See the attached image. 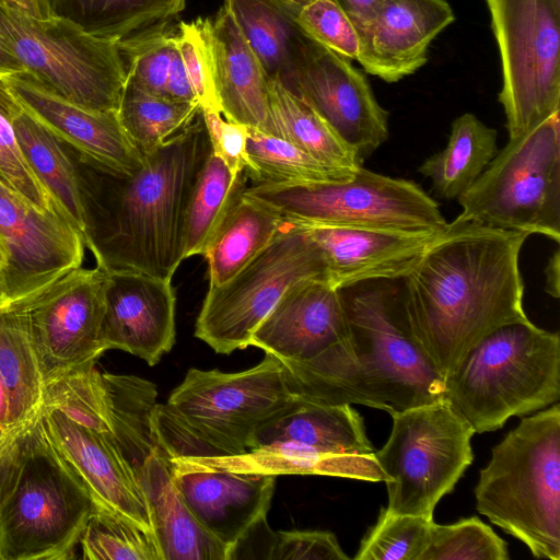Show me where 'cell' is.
Instances as JSON below:
<instances>
[{
  "label": "cell",
  "mask_w": 560,
  "mask_h": 560,
  "mask_svg": "<svg viewBox=\"0 0 560 560\" xmlns=\"http://www.w3.org/2000/svg\"><path fill=\"white\" fill-rule=\"evenodd\" d=\"M42 420L52 444L85 487L93 505L154 533L137 471L117 444L57 409L43 407Z\"/></svg>",
  "instance_id": "obj_17"
},
{
  "label": "cell",
  "mask_w": 560,
  "mask_h": 560,
  "mask_svg": "<svg viewBox=\"0 0 560 560\" xmlns=\"http://www.w3.org/2000/svg\"><path fill=\"white\" fill-rule=\"evenodd\" d=\"M242 195L285 222L395 232H442L439 205L417 183L361 166L348 180L255 183Z\"/></svg>",
  "instance_id": "obj_8"
},
{
  "label": "cell",
  "mask_w": 560,
  "mask_h": 560,
  "mask_svg": "<svg viewBox=\"0 0 560 560\" xmlns=\"http://www.w3.org/2000/svg\"><path fill=\"white\" fill-rule=\"evenodd\" d=\"M161 23L119 40L126 67L125 83L143 93L166 97V81L175 32Z\"/></svg>",
  "instance_id": "obj_40"
},
{
  "label": "cell",
  "mask_w": 560,
  "mask_h": 560,
  "mask_svg": "<svg viewBox=\"0 0 560 560\" xmlns=\"http://www.w3.org/2000/svg\"><path fill=\"white\" fill-rule=\"evenodd\" d=\"M528 236L454 220L401 279L412 335L444 380L485 336L528 319L520 271Z\"/></svg>",
  "instance_id": "obj_1"
},
{
  "label": "cell",
  "mask_w": 560,
  "mask_h": 560,
  "mask_svg": "<svg viewBox=\"0 0 560 560\" xmlns=\"http://www.w3.org/2000/svg\"><path fill=\"white\" fill-rule=\"evenodd\" d=\"M93 509L42 411L0 439V560H69Z\"/></svg>",
  "instance_id": "obj_4"
},
{
  "label": "cell",
  "mask_w": 560,
  "mask_h": 560,
  "mask_svg": "<svg viewBox=\"0 0 560 560\" xmlns=\"http://www.w3.org/2000/svg\"><path fill=\"white\" fill-rule=\"evenodd\" d=\"M13 127L19 147L32 172L83 236L84 209L72 148L23 106L13 119Z\"/></svg>",
  "instance_id": "obj_28"
},
{
  "label": "cell",
  "mask_w": 560,
  "mask_h": 560,
  "mask_svg": "<svg viewBox=\"0 0 560 560\" xmlns=\"http://www.w3.org/2000/svg\"><path fill=\"white\" fill-rule=\"evenodd\" d=\"M290 2L299 5V7H303L305 4H307L308 2L313 1V0H289Z\"/></svg>",
  "instance_id": "obj_57"
},
{
  "label": "cell",
  "mask_w": 560,
  "mask_h": 560,
  "mask_svg": "<svg viewBox=\"0 0 560 560\" xmlns=\"http://www.w3.org/2000/svg\"><path fill=\"white\" fill-rule=\"evenodd\" d=\"M26 304L0 312V376L9 400L11 431L42 411L45 393Z\"/></svg>",
  "instance_id": "obj_29"
},
{
  "label": "cell",
  "mask_w": 560,
  "mask_h": 560,
  "mask_svg": "<svg viewBox=\"0 0 560 560\" xmlns=\"http://www.w3.org/2000/svg\"><path fill=\"white\" fill-rule=\"evenodd\" d=\"M244 172L235 175L210 151L192 187L184 225V259L203 255L232 205L245 186Z\"/></svg>",
  "instance_id": "obj_34"
},
{
  "label": "cell",
  "mask_w": 560,
  "mask_h": 560,
  "mask_svg": "<svg viewBox=\"0 0 560 560\" xmlns=\"http://www.w3.org/2000/svg\"><path fill=\"white\" fill-rule=\"evenodd\" d=\"M276 533L268 523L267 516L254 523L237 540L229 553V560L261 559L271 560L276 541Z\"/></svg>",
  "instance_id": "obj_48"
},
{
  "label": "cell",
  "mask_w": 560,
  "mask_h": 560,
  "mask_svg": "<svg viewBox=\"0 0 560 560\" xmlns=\"http://www.w3.org/2000/svg\"><path fill=\"white\" fill-rule=\"evenodd\" d=\"M433 518L383 510L357 551L355 560H420Z\"/></svg>",
  "instance_id": "obj_42"
},
{
  "label": "cell",
  "mask_w": 560,
  "mask_h": 560,
  "mask_svg": "<svg viewBox=\"0 0 560 560\" xmlns=\"http://www.w3.org/2000/svg\"><path fill=\"white\" fill-rule=\"evenodd\" d=\"M11 8L36 19L52 16L47 0H2Z\"/></svg>",
  "instance_id": "obj_52"
},
{
  "label": "cell",
  "mask_w": 560,
  "mask_h": 560,
  "mask_svg": "<svg viewBox=\"0 0 560 560\" xmlns=\"http://www.w3.org/2000/svg\"><path fill=\"white\" fill-rule=\"evenodd\" d=\"M102 340L155 365L175 343L176 296L172 279L107 271Z\"/></svg>",
  "instance_id": "obj_20"
},
{
  "label": "cell",
  "mask_w": 560,
  "mask_h": 560,
  "mask_svg": "<svg viewBox=\"0 0 560 560\" xmlns=\"http://www.w3.org/2000/svg\"><path fill=\"white\" fill-rule=\"evenodd\" d=\"M498 132L476 115L454 119L446 147L428 158L418 172L432 180L443 199H458L477 180L498 152Z\"/></svg>",
  "instance_id": "obj_30"
},
{
  "label": "cell",
  "mask_w": 560,
  "mask_h": 560,
  "mask_svg": "<svg viewBox=\"0 0 560 560\" xmlns=\"http://www.w3.org/2000/svg\"><path fill=\"white\" fill-rule=\"evenodd\" d=\"M455 21L446 0H378L359 35L357 61L365 72L394 83L428 62L432 40Z\"/></svg>",
  "instance_id": "obj_22"
},
{
  "label": "cell",
  "mask_w": 560,
  "mask_h": 560,
  "mask_svg": "<svg viewBox=\"0 0 560 560\" xmlns=\"http://www.w3.org/2000/svg\"><path fill=\"white\" fill-rule=\"evenodd\" d=\"M108 272L79 267L26 304L30 330L45 385L96 362L102 340Z\"/></svg>",
  "instance_id": "obj_15"
},
{
  "label": "cell",
  "mask_w": 560,
  "mask_h": 560,
  "mask_svg": "<svg viewBox=\"0 0 560 560\" xmlns=\"http://www.w3.org/2000/svg\"><path fill=\"white\" fill-rule=\"evenodd\" d=\"M276 137L301 148L322 163L354 175L362 166L358 151L301 97L269 80Z\"/></svg>",
  "instance_id": "obj_32"
},
{
  "label": "cell",
  "mask_w": 560,
  "mask_h": 560,
  "mask_svg": "<svg viewBox=\"0 0 560 560\" xmlns=\"http://www.w3.org/2000/svg\"><path fill=\"white\" fill-rule=\"evenodd\" d=\"M115 430V443L137 470L159 446L154 432L156 387L135 375L103 372Z\"/></svg>",
  "instance_id": "obj_35"
},
{
  "label": "cell",
  "mask_w": 560,
  "mask_h": 560,
  "mask_svg": "<svg viewBox=\"0 0 560 560\" xmlns=\"http://www.w3.org/2000/svg\"><path fill=\"white\" fill-rule=\"evenodd\" d=\"M0 238L7 252L0 280L13 305L28 303L84 260L83 236L61 210H40L2 180Z\"/></svg>",
  "instance_id": "obj_14"
},
{
  "label": "cell",
  "mask_w": 560,
  "mask_h": 560,
  "mask_svg": "<svg viewBox=\"0 0 560 560\" xmlns=\"http://www.w3.org/2000/svg\"><path fill=\"white\" fill-rule=\"evenodd\" d=\"M0 33L26 73L58 96L95 110H117L126 81L119 40L74 23L36 19L0 0Z\"/></svg>",
  "instance_id": "obj_11"
},
{
  "label": "cell",
  "mask_w": 560,
  "mask_h": 560,
  "mask_svg": "<svg viewBox=\"0 0 560 560\" xmlns=\"http://www.w3.org/2000/svg\"><path fill=\"white\" fill-rule=\"evenodd\" d=\"M322 116L363 161L389 136L388 112L351 60L307 37L295 67L293 92Z\"/></svg>",
  "instance_id": "obj_16"
},
{
  "label": "cell",
  "mask_w": 560,
  "mask_h": 560,
  "mask_svg": "<svg viewBox=\"0 0 560 560\" xmlns=\"http://www.w3.org/2000/svg\"><path fill=\"white\" fill-rule=\"evenodd\" d=\"M278 442H292L335 459L350 479L383 481L363 418L351 405L294 397L256 430L250 450Z\"/></svg>",
  "instance_id": "obj_21"
},
{
  "label": "cell",
  "mask_w": 560,
  "mask_h": 560,
  "mask_svg": "<svg viewBox=\"0 0 560 560\" xmlns=\"http://www.w3.org/2000/svg\"><path fill=\"white\" fill-rule=\"evenodd\" d=\"M395 281L341 289L348 336L312 359L282 362L295 397L388 412L444 397L445 380L410 329Z\"/></svg>",
  "instance_id": "obj_3"
},
{
  "label": "cell",
  "mask_w": 560,
  "mask_h": 560,
  "mask_svg": "<svg viewBox=\"0 0 560 560\" xmlns=\"http://www.w3.org/2000/svg\"><path fill=\"white\" fill-rule=\"evenodd\" d=\"M502 68L509 139L560 112V0H485Z\"/></svg>",
  "instance_id": "obj_12"
},
{
  "label": "cell",
  "mask_w": 560,
  "mask_h": 560,
  "mask_svg": "<svg viewBox=\"0 0 560 560\" xmlns=\"http://www.w3.org/2000/svg\"><path fill=\"white\" fill-rule=\"evenodd\" d=\"M444 398L475 433L560 398V337L529 319L503 325L476 343L445 380Z\"/></svg>",
  "instance_id": "obj_6"
},
{
  "label": "cell",
  "mask_w": 560,
  "mask_h": 560,
  "mask_svg": "<svg viewBox=\"0 0 560 560\" xmlns=\"http://www.w3.org/2000/svg\"><path fill=\"white\" fill-rule=\"evenodd\" d=\"M457 222L560 242V112L509 139L458 199Z\"/></svg>",
  "instance_id": "obj_9"
},
{
  "label": "cell",
  "mask_w": 560,
  "mask_h": 560,
  "mask_svg": "<svg viewBox=\"0 0 560 560\" xmlns=\"http://www.w3.org/2000/svg\"><path fill=\"white\" fill-rule=\"evenodd\" d=\"M247 176L255 183L323 184L350 179L301 148L279 137L248 128Z\"/></svg>",
  "instance_id": "obj_36"
},
{
  "label": "cell",
  "mask_w": 560,
  "mask_h": 560,
  "mask_svg": "<svg viewBox=\"0 0 560 560\" xmlns=\"http://www.w3.org/2000/svg\"><path fill=\"white\" fill-rule=\"evenodd\" d=\"M353 23L358 34L373 16L378 0H335Z\"/></svg>",
  "instance_id": "obj_50"
},
{
  "label": "cell",
  "mask_w": 560,
  "mask_h": 560,
  "mask_svg": "<svg viewBox=\"0 0 560 560\" xmlns=\"http://www.w3.org/2000/svg\"><path fill=\"white\" fill-rule=\"evenodd\" d=\"M54 16L90 35L121 40L180 13L186 0H47Z\"/></svg>",
  "instance_id": "obj_33"
},
{
  "label": "cell",
  "mask_w": 560,
  "mask_h": 560,
  "mask_svg": "<svg viewBox=\"0 0 560 560\" xmlns=\"http://www.w3.org/2000/svg\"><path fill=\"white\" fill-rule=\"evenodd\" d=\"M336 536L326 530L277 532L271 560H348Z\"/></svg>",
  "instance_id": "obj_47"
},
{
  "label": "cell",
  "mask_w": 560,
  "mask_h": 560,
  "mask_svg": "<svg viewBox=\"0 0 560 560\" xmlns=\"http://www.w3.org/2000/svg\"><path fill=\"white\" fill-rule=\"evenodd\" d=\"M72 150L84 209L83 240L96 266L172 279L184 260L188 200L211 151L201 112L143 155L131 176H115Z\"/></svg>",
  "instance_id": "obj_2"
},
{
  "label": "cell",
  "mask_w": 560,
  "mask_h": 560,
  "mask_svg": "<svg viewBox=\"0 0 560 560\" xmlns=\"http://www.w3.org/2000/svg\"><path fill=\"white\" fill-rule=\"evenodd\" d=\"M168 460L187 506L229 553L254 523L267 516L277 476L226 470L196 457Z\"/></svg>",
  "instance_id": "obj_18"
},
{
  "label": "cell",
  "mask_w": 560,
  "mask_h": 560,
  "mask_svg": "<svg viewBox=\"0 0 560 560\" xmlns=\"http://www.w3.org/2000/svg\"><path fill=\"white\" fill-rule=\"evenodd\" d=\"M269 80L293 92L295 67L308 37L296 23L301 7L289 0H224Z\"/></svg>",
  "instance_id": "obj_27"
},
{
  "label": "cell",
  "mask_w": 560,
  "mask_h": 560,
  "mask_svg": "<svg viewBox=\"0 0 560 560\" xmlns=\"http://www.w3.org/2000/svg\"><path fill=\"white\" fill-rule=\"evenodd\" d=\"M295 20L313 40L349 60H357L358 32L335 0H313L300 8Z\"/></svg>",
  "instance_id": "obj_45"
},
{
  "label": "cell",
  "mask_w": 560,
  "mask_h": 560,
  "mask_svg": "<svg viewBox=\"0 0 560 560\" xmlns=\"http://www.w3.org/2000/svg\"><path fill=\"white\" fill-rule=\"evenodd\" d=\"M211 39L221 114L276 137L269 79L224 5L211 19Z\"/></svg>",
  "instance_id": "obj_25"
},
{
  "label": "cell",
  "mask_w": 560,
  "mask_h": 560,
  "mask_svg": "<svg viewBox=\"0 0 560 560\" xmlns=\"http://www.w3.org/2000/svg\"><path fill=\"white\" fill-rule=\"evenodd\" d=\"M318 246L328 282L337 290L405 278L441 232H395L294 224Z\"/></svg>",
  "instance_id": "obj_24"
},
{
  "label": "cell",
  "mask_w": 560,
  "mask_h": 560,
  "mask_svg": "<svg viewBox=\"0 0 560 560\" xmlns=\"http://www.w3.org/2000/svg\"><path fill=\"white\" fill-rule=\"evenodd\" d=\"M79 544L85 560H163L153 532L94 505Z\"/></svg>",
  "instance_id": "obj_39"
},
{
  "label": "cell",
  "mask_w": 560,
  "mask_h": 560,
  "mask_svg": "<svg viewBox=\"0 0 560 560\" xmlns=\"http://www.w3.org/2000/svg\"><path fill=\"white\" fill-rule=\"evenodd\" d=\"M7 265V252L5 247L0 238V271L5 267Z\"/></svg>",
  "instance_id": "obj_56"
},
{
  "label": "cell",
  "mask_w": 560,
  "mask_h": 560,
  "mask_svg": "<svg viewBox=\"0 0 560 560\" xmlns=\"http://www.w3.org/2000/svg\"><path fill=\"white\" fill-rule=\"evenodd\" d=\"M12 306H15V305H13L12 301L8 296L7 291L3 288L2 282L0 280V312L7 310L9 307H12Z\"/></svg>",
  "instance_id": "obj_55"
},
{
  "label": "cell",
  "mask_w": 560,
  "mask_h": 560,
  "mask_svg": "<svg viewBox=\"0 0 560 560\" xmlns=\"http://www.w3.org/2000/svg\"><path fill=\"white\" fill-rule=\"evenodd\" d=\"M199 113L198 103L150 95L127 83L117 108L122 128L142 156L191 124Z\"/></svg>",
  "instance_id": "obj_37"
},
{
  "label": "cell",
  "mask_w": 560,
  "mask_h": 560,
  "mask_svg": "<svg viewBox=\"0 0 560 560\" xmlns=\"http://www.w3.org/2000/svg\"><path fill=\"white\" fill-rule=\"evenodd\" d=\"M201 116L208 132L211 151L235 174L248 167V127L226 119L214 108H201Z\"/></svg>",
  "instance_id": "obj_46"
},
{
  "label": "cell",
  "mask_w": 560,
  "mask_h": 560,
  "mask_svg": "<svg viewBox=\"0 0 560 560\" xmlns=\"http://www.w3.org/2000/svg\"><path fill=\"white\" fill-rule=\"evenodd\" d=\"M20 73H26V70L0 33V77Z\"/></svg>",
  "instance_id": "obj_51"
},
{
  "label": "cell",
  "mask_w": 560,
  "mask_h": 560,
  "mask_svg": "<svg viewBox=\"0 0 560 560\" xmlns=\"http://www.w3.org/2000/svg\"><path fill=\"white\" fill-rule=\"evenodd\" d=\"M505 541L477 517L448 525L431 523L420 560H508Z\"/></svg>",
  "instance_id": "obj_41"
},
{
  "label": "cell",
  "mask_w": 560,
  "mask_h": 560,
  "mask_svg": "<svg viewBox=\"0 0 560 560\" xmlns=\"http://www.w3.org/2000/svg\"><path fill=\"white\" fill-rule=\"evenodd\" d=\"M21 108L5 77H0V180L40 210L51 207L59 209L32 172L19 147L13 119Z\"/></svg>",
  "instance_id": "obj_43"
},
{
  "label": "cell",
  "mask_w": 560,
  "mask_h": 560,
  "mask_svg": "<svg viewBox=\"0 0 560 560\" xmlns=\"http://www.w3.org/2000/svg\"><path fill=\"white\" fill-rule=\"evenodd\" d=\"M136 471L163 560H229V549L199 523L182 498L168 456L159 446Z\"/></svg>",
  "instance_id": "obj_26"
},
{
  "label": "cell",
  "mask_w": 560,
  "mask_h": 560,
  "mask_svg": "<svg viewBox=\"0 0 560 560\" xmlns=\"http://www.w3.org/2000/svg\"><path fill=\"white\" fill-rule=\"evenodd\" d=\"M546 292L552 298L560 296V250L556 249L550 256L545 269Z\"/></svg>",
  "instance_id": "obj_53"
},
{
  "label": "cell",
  "mask_w": 560,
  "mask_h": 560,
  "mask_svg": "<svg viewBox=\"0 0 560 560\" xmlns=\"http://www.w3.org/2000/svg\"><path fill=\"white\" fill-rule=\"evenodd\" d=\"M5 79L24 109L96 166L119 177L141 168L143 156L122 128L117 110H95L69 102L28 73Z\"/></svg>",
  "instance_id": "obj_19"
},
{
  "label": "cell",
  "mask_w": 560,
  "mask_h": 560,
  "mask_svg": "<svg viewBox=\"0 0 560 560\" xmlns=\"http://www.w3.org/2000/svg\"><path fill=\"white\" fill-rule=\"evenodd\" d=\"M477 511L527 546L560 560V407L522 419L491 451L475 488Z\"/></svg>",
  "instance_id": "obj_7"
},
{
  "label": "cell",
  "mask_w": 560,
  "mask_h": 560,
  "mask_svg": "<svg viewBox=\"0 0 560 560\" xmlns=\"http://www.w3.org/2000/svg\"><path fill=\"white\" fill-rule=\"evenodd\" d=\"M166 97L179 102L198 103L177 45L171 59L166 81Z\"/></svg>",
  "instance_id": "obj_49"
},
{
  "label": "cell",
  "mask_w": 560,
  "mask_h": 560,
  "mask_svg": "<svg viewBox=\"0 0 560 560\" xmlns=\"http://www.w3.org/2000/svg\"><path fill=\"white\" fill-rule=\"evenodd\" d=\"M283 225L284 221L278 215L241 194L205 249L209 288L230 280Z\"/></svg>",
  "instance_id": "obj_31"
},
{
  "label": "cell",
  "mask_w": 560,
  "mask_h": 560,
  "mask_svg": "<svg viewBox=\"0 0 560 560\" xmlns=\"http://www.w3.org/2000/svg\"><path fill=\"white\" fill-rule=\"evenodd\" d=\"M95 365H81L46 383L43 407L57 409L115 442L109 392Z\"/></svg>",
  "instance_id": "obj_38"
},
{
  "label": "cell",
  "mask_w": 560,
  "mask_h": 560,
  "mask_svg": "<svg viewBox=\"0 0 560 560\" xmlns=\"http://www.w3.org/2000/svg\"><path fill=\"white\" fill-rule=\"evenodd\" d=\"M11 431L10 409L7 392L0 376V439L8 435Z\"/></svg>",
  "instance_id": "obj_54"
},
{
  "label": "cell",
  "mask_w": 560,
  "mask_h": 560,
  "mask_svg": "<svg viewBox=\"0 0 560 560\" xmlns=\"http://www.w3.org/2000/svg\"><path fill=\"white\" fill-rule=\"evenodd\" d=\"M349 332L340 290L326 279L290 287L250 337V346L282 362L314 358Z\"/></svg>",
  "instance_id": "obj_23"
},
{
  "label": "cell",
  "mask_w": 560,
  "mask_h": 560,
  "mask_svg": "<svg viewBox=\"0 0 560 560\" xmlns=\"http://www.w3.org/2000/svg\"><path fill=\"white\" fill-rule=\"evenodd\" d=\"M176 45L201 108L220 112L211 39V19L180 22L175 32Z\"/></svg>",
  "instance_id": "obj_44"
},
{
  "label": "cell",
  "mask_w": 560,
  "mask_h": 560,
  "mask_svg": "<svg viewBox=\"0 0 560 560\" xmlns=\"http://www.w3.org/2000/svg\"><path fill=\"white\" fill-rule=\"evenodd\" d=\"M305 279L327 280L324 257L303 229L284 221L272 241L238 272L209 288L195 336L221 354L247 348L284 292Z\"/></svg>",
  "instance_id": "obj_13"
},
{
  "label": "cell",
  "mask_w": 560,
  "mask_h": 560,
  "mask_svg": "<svg viewBox=\"0 0 560 560\" xmlns=\"http://www.w3.org/2000/svg\"><path fill=\"white\" fill-rule=\"evenodd\" d=\"M374 456L388 492L387 512L432 518L474 460L471 425L444 397L390 415Z\"/></svg>",
  "instance_id": "obj_10"
},
{
  "label": "cell",
  "mask_w": 560,
  "mask_h": 560,
  "mask_svg": "<svg viewBox=\"0 0 560 560\" xmlns=\"http://www.w3.org/2000/svg\"><path fill=\"white\" fill-rule=\"evenodd\" d=\"M294 397L282 361L271 354L242 372L190 369L156 406L158 445L168 457L243 454L256 430Z\"/></svg>",
  "instance_id": "obj_5"
}]
</instances>
